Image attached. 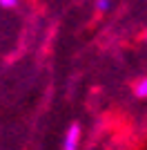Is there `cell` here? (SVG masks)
<instances>
[{
	"label": "cell",
	"instance_id": "obj_1",
	"mask_svg": "<svg viewBox=\"0 0 147 150\" xmlns=\"http://www.w3.org/2000/svg\"><path fill=\"white\" fill-rule=\"evenodd\" d=\"M78 141H80V125L71 123L65 132V139H62V150H78Z\"/></svg>",
	"mask_w": 147,
	"mask_h": 150
},
{
	"label": "cell",
	"instance_id": "obj_2",
	"mask_svg": "<svg viewBox=\"0 0 147 150\" xmlns=\"http://www.w3.org/2000/svg\"><path fill=\"white\" fill-rule=\"evenodd\" d=\"M134 94L138 99H147V76H143L141 81H136L134 85Z\"/></svg>",
	"mask_w": 147,
	"mask_h": 150
},
{
	"label": "cell",
	"instance_id": "obj_3",
	"mask_svg": "<svg viewBox=\"0 0 147 150\" xmlns=\"http://www.w3.org/2000/svg\"><path fill=\"white\" fill-rule=\"evenodd\" d=\"M109 7H111L109 0H96V9L98 11H109Z\"/></svg>",
	"mask_w": 147,
	"mask_h": 150
},
{
	"label": "cell",
	"instance_id": "obj_4",
	"mask_svg": "<svg viewBox=\"0 0 147 150\" xmlns=\"http://www.w3.org/2000/svg\"><path fill=\"white\" fill-rule=\"evenodd\" d=\"M16 5H18V0H0V7H2V9H13Z\"/></svg>",
	"mask_w": 147,
	"mask_h": 150
},
{
	"label": "cell",
	"instance_id": "obj_5",
	"mask_svg": "<svg viewBox=\"0 0 147 150\" xmlns=\"http://www.w3.org/2000/svg\"><path fill=\"white\" fill-rule=\"evenodd\" d=\"M145 40H147V36H145Z\"/></svg>",
	"mask_w": 147,
	"mask_h": 150
}]
</instances>
